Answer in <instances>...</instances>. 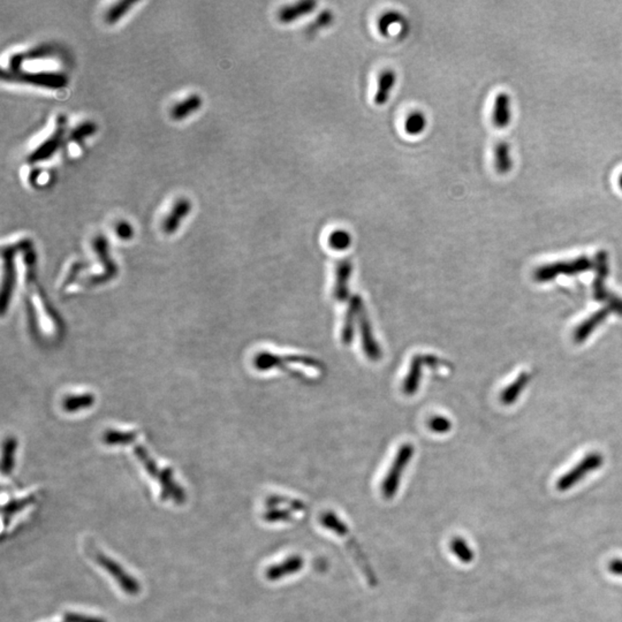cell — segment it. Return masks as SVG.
Instances as JSON below:
<instances>
[{"label":"cell","mask_w":622,"mask_h":622,"mask_svg":"<svg viewBox=\"0 0 622 622\" xmlns=\"http://www.w3.org/2000/svg\"><path fill=\"white\" fill-rule=\"evenodd\" d=\"M594 267H596V278L594 282V294L598 301H605L609 304V309L614 313H618L622 316V299L614 296L611 294L610 292H607L605 288V280H606L610 269H609V257H607L606 251H599L596 256V262H594Z\"/></svg>","instance_id":"cell-1"},{"label":"cell","mask_w":622,"mask_h":622,"mask_svg":"<svg viewBox=\"0 0 622 622\" xmlns=\"http://www.w3.org/2000/svg\"><path fill=\"white\" fill-rule=\"evenodd\" d=\"M594 265L592 260L588 257H577L576 260L557 262L539 267L534 273V278L539 282H550L552 279L557 278L558 275H577L588 271Z\"/></svg>","instance_id":"cell-2"},{"label":"cell","mask_w":622,"mask_h":622,"mask_svg":"<svg viewBox=\"0 0 622 622\" xmlns=\"http://www.w3.org/2000/svg\"><path fill=\"white\" fill-rule=\"evenodd\" d=\"M16 79L23 81L25 83L35 84L38 87L47 88V89H62L66 87L69 79L62 73H53V71H25L23 69H12V71H3V79Z\"/></svg>","instance_id":"cell-3"},{"label":"cell","mask_w":622,"mask_h":622,"mask_svg":"<svg viewBox=\"0 0 622 622\" xmlns=\"http://www.w3.org/2000/svg\"><path fill=\"white\" fill-rule=\"evenodd\" d=\"M603 455L599 453H590L587 455L584 459H582V461H580L575 467L572 468L570 471H567L566 474L558 480V491L566 493L568 490L572 489L576 484L580 483L587 475L597 471L598 468H601L603 466Z\"/></svg>","instance_id":"cell-4"},{"label":"cell","mask_w":622,"mask_h":622,"mask_svg":"<svg viewBox=\"0 0 622 622\" xmlns=\"http://www.w3.org/2000/svg\"><path fill=\"white\" fill-rule=\"evenodd\" d=\"M66 126H67V119L64 115H59V118L57 120L56 129L53 130V133L29 155L28 161L30 164L47 161L59 150L65 137Z\"/></svg>","instance_id":"cell-5"},{"label":"cell","mask_w":622,"mask_h":622,"mask_svg":"<svg viewBox=\"0 0 622 622\" xmlns=\"http://www.w3.org/2000/svg\"><path fill=\"white\" fill-rule=\"evenodd\" d=\"M95 559L99 566H102L104 570L113 576V579L120 585L122 592L129 594V596H137L141 592V584L137 582V580L130 574L126 573V570L115 563L111 558L106 557L105 554L97 552L95 554Z\"/></svg>","instance_id":"cell-6"},{"label":"cell","mask_w":622,"mask_h":622,"mask_svg":"<svg viewBox=\"0 0 622 622\" xmlns=\"http://www.w3.org/2000/svg\"><path fill=\"white\" fill-rule=\"evenodd\" d=\"M19 250V246H6L3 248L4 258V282L3 289H1V313L5 315L6 313L8 302L12 296L13 288L16 284V264H14V258H16V251Z\"/></svg>","instance_id":"cell-7"},{"label":"cell","mask_w":622,"mask_h":622,"mask_svg":"<svg viewBox=\"0 0 622 622\" xmlns=\"http://www.w3.org/2000/svg\"><path fill=\"white\" fill-rule=\"evenodd\" d=\"M413 447L409 444H405L400 449L399 454L396 458V462L391 468L390 474L386 476L384 484H383V493L385 497L391 498L396 493V488L399 485L400 476L403 474V468L408 464L409 460L412 458Z\"/></svg>","instance_id":"cell-8"},{"label":"cell","mask_w":622,"mask_h":622,"mask_svg":"<svg viewBox=\"0 0 622 622\" xmlns=\"http://www.w3.org/2000/svg\"><path fill=\"white\" fill-rule=\"evenodd\" d=\"M93 249L96 251L97 256L99 257V260L105 267V272L103 273L102 276H96L90 279V286L109 282L110 279L115 278V275L118 273V267H117L115 262L110 257L109 243L106 241L105 236H96V238H93Z\"/></svg>","instance_id":"cell-9"},{"label":"cell","mask_w":622,"mask_h":622,"mask_svg":"<svg viewBox=\"0 0 622 622\" xmlns=\"http://www.w3.org/2000/svg\"><path fill=\"white\" fill-rule=\"evenodd\" d=\"M192 211V203L187 198H179L173 207L171 209L168 217L165 218L161 225V229L166 234H173L177 232L183 220L187 218L189 212Z\"/></svg>","instance_id":"cell-10"},{"label":"cell","mask_w":622,"mask_h":622,"mask_svg":"<svg viewBox=\"0 0 622 622\" xmlns=\"http://www.w3.org/2000/svg\"><path fill=\"white\" fill-rule=\"evenodd\" d=\"M159 482L161 485V499L168 500L172 498L174 502L181 505L186 502V493L183 488L173 480V471L171 468H164L161 471Z\"/></svg>","instance_id":"cell-11"},{"label":"cell","mask_w":622,"mask_h":622,"mask_svg":"<svg viewBox=\"0 0 622 622\" xmlns=\"http://www.w3.org/2000/svg\"><path fill=\"white\" fill-rule=\"evenodd\" d=\"M317 3L313 0H306L300 3L293 4L289 6L282 7L278 12L279 21L282 23H292L296 21L302 16H308L310 13L316 10Z\"/></svg>","instance_id":"cell-12"},{"label":"cell","mask_w":622,"mask_h":622,"mask_svg":"<svg viewBox=\"0 0 622 622\" xmlns=\"http://www.w3.org/2000/svg\"><path fill=\"white\" fill-rule=\"evenodd\" d=\"M396 83V71L392 69H386L381 73L378 80L377 90H376L374 103L376 105L383 106L390 100L391 93Z\"/></svg>","instance_id":"cell-13"},{"label":"cell","mask_w":622,"mask_h":622,"mask_svg":"<svg viewBox=\"0 0 622 622\" xmlns=\"http://www.w3.org/2000/svg\"><path fill=\"white\" fill-rule=\"evenodd\" d=\"M512 118L511 98L507 93H499L493 106V122L499 128L507 127Z\"/></svg>","instance_id":"cell-14"},{"label":"cell","mask_w":622,"mask_h":622,"mask_svg":"<svg viewBox=\"0 0 622 622\" xmlns=\"http://www.w3.org/2000/svg\"><path fill=\"white\" fill-rule=\"evenodd\" d=\"M610 311L611 310L609 308H605V309H601L597 311V313H594L590 318L584 321L579 328H576L575 335H574V339H575L576 342L577 344L583 342L589 335H592L594 328L601 326V322L606 319Z\"/></svg>","instance_id":"cell-15"},{"label":"cell","mask_w":622,"mask_h":622,"mask_svg":"<svg viewBox=\"0 0 622 622\" xmlns=\"http://www.w3.org/2000/svg\"><path fill=\"white\" fill-rule=\"evenodd\" d=\"M359 316H361V328H362L363 347L366 350L367 355L372 359V361H378L381 359V352L379 347L376 344L375 339L372 337V328L367 319L366 313L363 310V306L359 309Z\"/></svg>","instance_id":"cell-16"},{"label":"cell","mask_w":622,"mask_h":622,"mask_svg":"<svg viewBox=\"0 0 622 622\" xmlns=\"http://www.w3.org/2000/svg\"><path fill=\"white\" fill-rule=\"evenodd\" d=\"M201 97L198 96V95H190V96L183 99L181 102L178 103L177 105H174L172 108V110H171V117L174 120H183V119H186L187 117L201 109Z\"/></svg>","instance_id":"cell-17"},{"label":"cell","mask_w":622,"mask_h":622,"mask_svg":"<svg viewBox=\"0 0 622 622\" xmlns=\"http://www.w3.org/2000/svg\"><path fill=\"white\" fill-rule=\"evenodd\" d=\"M353 271V265L350 260H342L338 264L337 282H335V295L338 300H345L347 297V284L350 282V275Z\"/></svg>","instance_id":"cell-18"},{"label":"cell","mask_w":622,"mask_h":622,"mask_svg":"<svg viewBox=\"0 0 622 622\" xmlns=\"http://www.w3.org/2000/svg\"><path fill=\"white\" fill-rule=\"evenodd\" d=\"M495 164L499 173H508L512 170L513 161H512L511 148L508 146V143L500 142L495 146Z\"/></svg>","instance_id":"cell-19"},{"label":"cell","mask_w":622,"mask_h":622,"mask_svg":"<svg viewBox=\"0 0 622 622\" xmlns=\"http://www.w3.org/2000/svg\"><path fill=\"white\" fill-rule=\"evenodd\" d=\"M530 381L529 374L522 372L515 381L512 383L507 388H505L502 393V401L505 405H511L515 400H517L521 392L524 390V387L528 385Z\"/></svg>","instance_id":"cell-20"},{"label":"cell","mask_w":622,"mask_h":622,"mask_svg":"<svg viewBox=\"0 0 622 622\" xmlns=\"http://www.w3.org/2000/svg\"><path fill=\"white\" fill-rule=\"evenodd\" d=\"M95 403V396L93 394H80V396H69L62 401V407L66 412H78L80 409L89 408Z\"/></svg>","instance_id":"cell-21"},{"label":"cell","mask_w":622,"mask_h":622,"mask_svg":"<svg viewBox=\"0 0 622 622\" xmlns=\"http://www.w3.org/2000/svg\"><path fill=\"white\" fill-rule=\"evenodd\" d=\"M427 119L423 112L415 111L405 118V130L409 135H420L427 128Z\"/></svg>","instance_id":"cell-22"},{"label":"cell","mask_w":622,"mask_h":622,"mask_svg":"<svg viewBox=\"0 0 622 622\" xmlns=\"http://www.w3.org/2000/svg\"><path fill=\"white\" fill-rule=\"evenodd\" d=\"M134 453H135V455H137V459L141 461V463L143 464V467L146 469V473H148L150 476L156 478V480H159L163 469H161V471L159 469L155 460H154V459L150 456V454L146 452V449L142 447V446H135V447H134Z\"/></svg>","instance_id":"cell-23"},{"label":"cell","mask_w":622,"mask_h":622,"mask_svg":"<svg viewBox=\"0 0 622 622\" xmlns=\"http://www.w3.org/2000/svg\"><path fill=\"white\" fill-rule=\"evenodd\" d=\"M137 4V1H119L115 4L113 6L110 7L109 11L105 14V21L109 25H115L117 22L120 21L128 12L130 8Z\"/></svg>","instance_id":"cell-24"},{"label":"cell","mask_w":622,"mask_h":622,"mask_svg":"<svg viewBox=\"0 0 622 622\" xmlns=\"http://www.w3.org/2000/svg\"><path fill=\"white\" fill-rule=\"evenodd\" d=\"M451 551L454 553L455 557L463 563H471L474 560V551L471 550V546L463 539H453L451 542Z\"/></svg>","instance_id":"cell-25"},{"label":"cell","mask_w":622,"mask_h":622,"mask_svg":"<svg viewBox=\"0 0 622 622\" xmlns=\"http://www.w3.org/2000/svg\"><path fill=\"white\" fill-rule=\"evenodd\" d=\"M18 443L14 438H7L4 443L3 462H1V471L4 475L11 474L14 467V455Z\"/></svg>","instance_id":"cell-26"},{"label":"cell","mask_w":622,"mask_h":622,"mask_svg":"<svg viewBox=\"0 0 622 622\" xmlns=\"http://www.w3.org/2000/svg\"><path fill=\"white\" fill-rule=\"evenodd\" d=\"M359 304H361V299L359 297H354L353 302L350 304V310L347 313L346 321H345L344 328H342V341H344V344H350L352 339H353L354 316L357 313V308H359Z\"/></svg>","instance_id":"cell-27"},{"label":"cell","mask_w":622,"mask_h":622,"mask_svg":"<svg viewBox=\"0 0 622 622\" xmlns=\"http://www.w3.org/2000/svg\"><path fill=\"white\" fill-rule=\"evenodd\" d=\"M137 439L135 432H124V431L108 430L103 437V440L108 445H128Z\"/></svg>","instance_id":"cell-28"},{"label":"cell","mask_w":622,"mask_h":622,"mask_svg":"<svg viewBox=\"0 0 622 622\" xmlns=\"http://www.w3.org/2000/svg\"><path fill=\"white\" fill-rule=\"evenodd\" d=\"M97 126L95 122L91 121H84L82 124L79 125L74 129L71 130L69 139L71 142L80 143L87 137H91L96 133Z\"/></svg>","instance_id":"cell-29"},{"label":"cell","mask_w":622,"mask_h":622,"mask_svg":"<svg viewBox=\"0 0 622 622\" xmlns=\"http://www.w3.org/2000/svg\"><path fill=\"white\" fill-rule=\"evenodd\" d=\"M328 245L335 250H346L352 245V236L345 229H335L328 236Z\"/></svg>","instance_id":"cell-30"},{"label":"cell","mask_w":622,"mask_h":622,"mask_svg":"<svg viewBox=\"0 0 622 622\" xmlns=\"http://www.w3.org/2000/svg\"><path fill=\"white\" fill-rule=\"evenodd\" d=\"M403 16L400 14L399 12H394V11H390V12H386L385 14L379 18V21H378V29H379V33L381 35H388L390 33L391 28L393 27V25H399L403 21Z\"/></svg>","instance_id":"cell-31"},{"label":"cell","mask_w":622,"mask_h":622,"mask_svg":"<svg viewBox=\"0 0 622 622\" xmlns=\"http://www.w3.org/2000/svg\"><path fill=\"white\" fill-rule=\"evenodd\" d=\"M34 502V495H29V497H25V498L21 499H14V500H12V502H8V504L4 506L3 509H1V513H3L5 519H6V517H13L14 514L22 511V509H25V507H28L29 505L33 504Z\"/></svg>","instance_id":"cell-32"},{"label":"cell","mask_w":622,"mask_h":622,"mask_svg":"<svg viewBox=\"0 0 622 622\" xmlns=\"http://www.w3.org/2000/svg\"><path fill=\"white\" fill-rule=\"evenodd\" d=\"M64 622H106L104 619L96 616H86L80 613L66 612L64 614Z\"/></svg>","instance_id":"cell-33"},{"label":"cell","mask_w":622,"mask_h":622,"mask_svg":"<svg viewBox=\"0 0 622 622\" xmlns=\"http://www.w3.org/2000/svg\"><path fill=\"white\" fill-rule=\"evenodd\" d=\"M115 234L118 236L121 240H124V241H127L129 238H133L134 236V229L129 223L127 221H120V223L117 224V226H115Z\"/></svg>","instance_id":"cell-34"},{"label":"cell","mask_w":622,"mask_h":622,"mask_svg":"<svg viewBox=\"0 0 622 622\" xmlns=\"http://www.w3.org/2000/svg\"><path fill=\"white\" fill-rule=\"evenodd\" d=\"M430 427L432 430L437 431V432H446V431L449 430L451 425H449V422L446 418L437 417L431 421Z\"/></svg>","instance_id":"cell-35"},{"label":"cell","mask_w":622,"mask_h":622,"mask_svg":"<svg viewBox=\"0 0 622 622\" xmlns=\"http://www.w3.org/2000/svg\"><path fill=\"white\" fill-rule=\"evenodd\" d=\"M609 570L614 575L622 576V559H613L609 563Z\"/></svg>","instance_id":"cell-36"},{"label":"cell","mask_w":622,"mask_h":622,"mask_svg":"<svg viewBox=\"0 0 622 622\" xmlns=\"http://www.w3.org/2000/svg\"><path fill=\"white\" fill-rule=\"evenodd\" d=\"M619 183H620V187H621V188H622V174H621V177H620Z\"/></svg>","instance_id":"cell-37"}]
</instances>
